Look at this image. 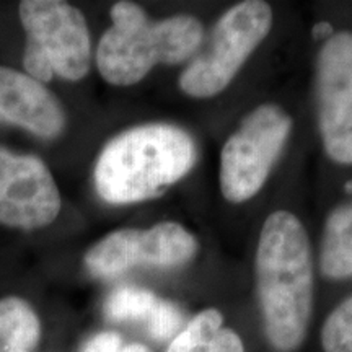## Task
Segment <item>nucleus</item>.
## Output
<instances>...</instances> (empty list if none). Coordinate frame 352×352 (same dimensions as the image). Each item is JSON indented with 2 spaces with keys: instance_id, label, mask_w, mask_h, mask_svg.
<instances>
[{
  "instance_id": "6ab92c4d",
  "label": "nucleus",
  "mask_w": 352,
  "mask_h": 352,
  "mask_svg": "<svg viewBox=\"0 0 352 352\" xmlns=\"http://www.w3.org/2000/svg\"><path fill=\"white\" fill-rule=\"evenodd\" d=\"M120 352H151V351H148L144 344H129V346L122 347Z\"/></svg>"
},
{
  "instance_id": "7ed1b4c3",
  "label": "nucleus",
  "mask_w": 352,
  "mask_h": 352,
  "mask_svg": "<svg viewBox=\"0 0 352 352\" xmlns=\"http://www.w3.org/2000/svg\"><path fill=\"white\" fill-rule=\"evenodd\" d=\"M109 15L113 25L100 39L96 65L111 85H134L158 64L184 63L199 50L204 36V28L195 16L153 21L132 2L114 3Z\"/></svg>"
},
{
  "instance_id": "0eeeda50",
  "label": "nucleus",
  "mask_w": 352,
  "mask_h": 352,
  "mask_svg": "<svg viewBox=\"0 0 352 352\" xmlns=\"http://www.w3.org/2000/svg\"><path fill=\"white\" fill-rule=\"evenodd\" d=\"M197 240L176 222H162L145 230H116L91 246L85 266L96 277H114L134 267H173L189 261Z\"/></svg>"
},
{
  "instance_id": "9b49d317",
  "label": "nucleus",
  "mask_w": 352,
  "mask_h": 352,
  "mask_svg": "<svg viewBox=\"0 0 352 352\" xmlns=\"http://www.w3.org/2000/svg\"><path fill=\"white\" fill-rule=\"evenodd\" d=\"M166 352H245V346L239 333L223 328L222 314L208 308L176 334Z\"/></svg>"
},
{
  "instance_id": "4468645a",
  "label": "nucleus",
  "mask_w": 352,
  "mask_h": 352,
  "mask_svg": "<svg viewBox=\"0 0 352 352\" xmlns=\"http://www.w3.org/2000/svg\"><path fill=\"white\" fill-rule=\"evenodd\" d=\"M157 297L151 290L140 287L116 289L104 302V315L113 321L147 320L148 314L155 305Z\"/></svg>"
},
{
  "instance_id": "f03ea898",
  "label": "nucleus",
  "mask_w": 352,
  "mask_h": 352,
  "mask_svg": "<svg viewBox=\"0 0 352 352\" xmlns=\"http://www.w3.org/2000/svg\"><path fill=\"white\" fill-rule=\"evenodd\" d=\"M196 158L195 140L182 127L160 122L131 127L96 158L95 189L108 204L153 199L189 173Z\"/></svg>"
},
{
  "instance_id": "1a4fd4ad",
  "label": "nucleus",
  "mask_w": 352,
  "mask_h": 352,
  "mask_svg": "<svg viewBox=\"0 0 352 352\" xmlns=\"http://www.w3.org/2000/svg\"><path fill=\"white\" fill-rule=\"evenodd\" d=\"M59 212V189L41 158L0 151V223L34 230Z\"/></svg>"
},
{
  "instance_id": "6e6552de",
  "label": "nucleus",
  "mask_w": 352,
  "mask_h": 352,
  "mask_svg": "<svg viewBox=\"0 0 352 352\" xmlns=\"http://www.w3.org/2000/svg\"><path fill=\"white\" fill-rule=\"evenodd\" d=\"M316 108L321 140L336 164H352V33H334L316 60Z\"/></svg>"
},
{
  "instance_id": "f3484780",
  "label": "nucleus",
  "mask_w": 352,
  "mask_h": 352,
  "mask_svg": "<svg viewBox=\"0 0 352 352\" xmlns=\"http://www.w3.org/2000/svg\"><path fill=\"white\" fill-rule=\"evenodd\" d=\"M121 342V336L118 333L103 331L91 338L83 346L82 352H120L122 349Z\"/></svg>"
},
{
  "instance_id": "f8f14e48",
  "label": "nucleus",
  "mask_w": 352,
  "mask_h": 352,
  "mask_svg": "<svg viewBox=\"0 0 352 352\" xmlns=\"http://www.w3.org/2000/svg\"><path fill=\"white\" fill-rule=\"evenodd\" d=\"M320 270L328 279L352 277V204H342L328 215L321 240Z\"/></svg>"
},
{
  "instance_id": "39448f33",
  "label": "nucleus",
  "mask_w": 352,
  "mask_h": 352,
  "mask_svg": "<svg viewBox=\"0 0 352 352\" xmlns=\"http://www.w3.org/2000/svg\"><path fill=\"white\" fill-rule=\"evenodd\" d=\"M272 26L270 3L246 0L227 10L215 23L209 44L179 77V88L195 98H210L230 85Z\"/></svg>"
},
{
  "instance_id": "20e7f679",
  "label": "nucleus",
  "mask_w": 352,
  "mask_h": 352,
  "mask_svg": "<svg viewBox=\"0 0 352 352\" xmlns=\"http://www.w3.org/2000/svg\"><path fill=\"white\" fill-rule=\"evenodd\" d=\"M20 20L26 33L23 65L47 83L57 76L77 82L91 65V41L82 12L60 0H23Z\"/></svg>"
},
{
  "instance_id": "ddd939ff",
  "label": "nucleus",
  "mask_w": 352,
  "mask_h": 352,
  "mask_svg": "<svg viewBox=\"0 0 352 352\" xmlns=\"http://www.w3.org/2000/svg\"><path fill=\"white\" fill-rule=\"evenodd\" d=\"M41 340V323L36 311L20 297L0 300V341L3 351L33 352Z\"/></svg>"
},
{
  "instance_id": "423d86ee",
  "label": "nucleus",
  "mask_w": 352,
  "mask_h": 352,
  "mask_svg": "<svg viewBox=\"0 0 352 352\" xmlns=\"http://www.w3.org/2000/svg\"><path fill=\"white\" fill-rule=\"evenodd\" d=\"M292 120L277 104H261L241 121L220 153V189L239 204L256 196L287 142Z\"/></svg>"
},
{
  "instance_id": "dca6fc26",
  "label": "nucleus",
  "mask_w": 352,
  "mask_h": 352,
  "mask_svg": "<svg viewBox=\"0 0 352 352\" xmlns=\"http://www.w3.org/2000/svg\"><path fill=\"white\" fill-rule=\"evenodd\" d=\"M183 323V315L179 308L168 300L157 298L155 305L147 316L148 333L153 340L165 341L176 334Z\"/></svg>"
},
{
  "instance_id": "f257e3e1",
  "label": "nucleus",
  "mask_w": 352,
  "mask_h": 352,
  "mask_svg": "<svg viewBox=\"0 0 352 352\" xmlns=\"http://www.w3.org/2000/svg\"><path fill=\"white\" fill-rule=\"evenodd\" d=\"M256 287L270 346L276 352L297 351L314 308V258L305 227L287 210L272 212L263 223Z\"/></svg>"
},
{
  "instance_id": "a211bd4d",
  "label": "nucleus",
  "mask_w": 352,
  "mask_h": 352,
  "mask_svg": "<svg viewBox=\"0 0 352 352\" xmlns=\"http://www.w3.org/2000/svg\"><path fill=\"white\" fill-rule=\"evenodd\" d=\"M315 36H327V39L331 36V26L327 25V23H321V25H316L315 30H314Z\"/></svg>"
},
{
  "instance_id": "9d476101",
  "label": "nucleus",
  "mask_w": 352,
  "mask_h": 352,
  "mask_svg": "<svg viewBox=\"0 0 352 352\" xmlns=\"http://www.w3.org/2000/svg\"><path fill=\"white\" fill-rule=\"evenodd\" d=\"M63 104L43 83L15 69L0 67V124H10L41 139L65 129Z\"/></svg>"
},
{
  "instance_id": "2eb2a0df",
  "label": "nucleus",
  "mask_w": 352,
  "mask_h": 352,
  "mask_svg": "<svg viewBox=\"0 0 352 352\" xmlns=\"http://www.w3.org/2000/svg\"><path fill=\"white\" fill-rule=\"evenodd\" d=\"M324 352H352V296L342 300L321 328Z\"/></svg>"
}]
</instances>
